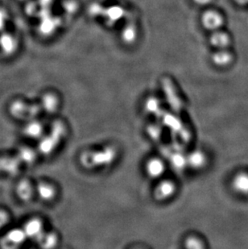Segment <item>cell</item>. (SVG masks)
<instances>
[{"instance_id":"1","label":"cell","mask_w":248,"mask_h":249,"mask_svg":"<svg viewBox=\"0 0 248 249\" xmlns=\"http://www.w3.org/2000/svg\"><path fill=\"white\" fill-rule=\"evenodd\" d=\"M66 134V125L61 121H55L53 124L50 130V134L43 138L39 144V151L43 155H50L59 143H61V140L65 137Z\"/></svg>"},{"instance_id":"2","label":"cell","mask_w":248,"mask_h":249,"mask_svg":"<svg viewBox=\"0 0 248 249\" xmlns=\"http://www.w3.org/2000/svg\"><path fill=\"white\" fill-rule=\"evenodd\" d=\"M42 107L38 104H27L21 100L13 102L10 107V112L19 120H33L40 114Z\"/></svg>"},{"instance_id":"3","label":"cell","mask_w":248,"mask_h":249,"mask_svg":"<svg viewBox=\"0 0 248 249\" xmlns=\"http://www.w3.org/2000/svg\"><path fill=\"white\" fill-rule=\"evenodd\" d=\"M28 238L24 230L13 229L3 236L0 245L3 249H17L20 247Z\"/></svg>"},{"instance_id":"4","label":"cell","mask_w":248,"mask_h":249,"mask_svg":"<svg viewBox=\"0 0 248 249\" xmlns=\"http://www.w3.org/2000/svg\"><path fill=\"white\" fill-rule=\"evenodd\" d=\"M18 41L11 33L2 32L0 34V51L5 56H12L17 52Z\"/></svg>"},{"instance_id":"5","label":"cell","mask_w":248,"mask_h":249,"mask_svg":"<svg viewBox=\"0 0 248 249\" xmlns=\"http://www.w3.org/2000/svg\"><path fill=\"white\" fill-rule=\"evenodd\" d=\"M203 26L211 31H218L223 24V18L218 12L210 10L204 13L201 17Z\"/></svg>"},{"instance_id":"6","label":"cell","mask_w":248,"mask_h":249,"mask_svg":"<svg viewBox=\"0 0 248 249\" xmlns=\"http://www.w3.org/2000/svg\"><path fill=\"white\" fill-rule=\"evenodd\" d=\"M146 173L152 178H158L165 172V164L159 158H151L145 166Z\"/></svg>"},{"instance_id":"7","label":"cell","mask_w":248,"mask_h":249,"mask_svg":"<svg viewBox=\"0 0 248 249\" xmlns=\"http://www.w3.org/2000/svg\"><path fill=\"white\" fill-rule=\"evenodd\" d=\"M175 184L171 181H163L157 186L155 191L156 198L159 200H166L171 198L176 193Z\"/></svg>"},{"instance_id":"8","label":"cell","mask_w":248,"mask_h":249,"mask_svg":"<svg viewBox=\"0 0 248 249\" xmlns=\"http://www.w3.org/2000/svg\"><path fill=\"white\" fill-rule=\"evenodd\" d=\"M20 160L19 158L0 157V173L15 175L19 171Z\"/></svg>"},{"instance_id":"9","label":"cell","mask_w":248,"mask_h":249,"mask_svg":"<svg viewBox=\"0 0 248 249\" xmlns=\"http://www.w3.org/2000/svg\"><path fill=\"white\" fill-rule=\"evenodd\" d=\"M24 230L28 238L36 240L44 232L42 222L38 219H31L26 223Z\"/></svg>"},{"instance_id":"10","label":"cell","mask_w":248,"mask_h":249,"mask_svg":"<svg viewBox=\"0 0 248 249\" xmlns=\"http://www.w3.org/2000/svg\"><path fill=\"white\" fill-rule=\"evenodd\" d=\"M186 160L193 169H200L206 165L207 158L202 151L196 150L190 153Z\"/></svg>"},{"instance_id":"11","label":"cell","mask_w":248,"mask_h":249,"mask_svg":"<svg viewBox=\"0 0 248 249\" xmlns=\"http://www.w3.org/2000/svg\"><path fill=\"white\" fill-rule=\"evenodd\" d=\"M232 187L237 193L248 195V174L240 173L237 174L232 181Z\"/></svg>"},{"instance_id":"12","label":"cell","mask_w":248,"mask_h":249,"mask_svg":"<svg viewBox=\"0 0 248 249\" xmlns=\"http://www.w3.org/2000/svg\"><path fill=\"white\" fill-rule=\"evenodd\" d=\"M125 14L126 12L122 7L114 5L106 8L103 17H105L107 20L111 22L112 24H115L116 22L122 19L123 17H125Z\"/></svg>"},{"instance_id":"13","label":"cell","mask_w":248,"mask_h":249,"mask_svg":"<svg viewBox=\"0 0 248 249\" xmlns=\"http://www.w3.org/2000/svg\"><path fill=\"white\" fill-rule=\"evenodd\" d=\"M211 45L218 50H226L230 45L229 36L223 32L215 31L211 37Z\"/></svg>"},{"instance_id":"14","label":"cell","mask_w":248,"mask_h":249,"mask_svg":"<svg viewBox=\"0 0 248 249\" xmlns=\"http://www.w3.org/2000/svg\"><path fill=\"white\" fill-rule=\"evenodd\" d=\"M42 18H45V19H43L42 24H40V30L41 33L46 34V35L47 34L50 35L57 29L59 23H60L57 20V18L51 17L50 14L43 17Z\"/></svg>"},{"instance_id":"15","label":"cell","mask_w":248,"mask_h":249,"mask_svg":"<svg viewBox=\"0 0 248 249\" xmlns=\"http://www.w3.org/2000/svg\"><path fill=\"white\" fill-rule=\"evenodd\" d=\"M58 104V99L55 94H46L42 98L40 106L42 107V110L51 114L56 111Z\"/></svg>"},{"instance_id":"16","label":"cell","mask_w":248,"mask_h":249,"mask_svg":"<svg viewBox=\"0 0 248 249\" xmlns=\"http://www.w3.org/2000/svg\"><path fill=\"white\" fill-rule=\"evenodd\" d=\"M36 242L43 249H53L57 244V236L54 233L43 232Z\"/></svg>"},{"instance_id":"17","label":"cell","mask_w":248,"mask_h":249,"mask_svg":"<svg viewBox=\"0 0 248 249\" xmlns=\"http://www.w3.org/2000/svg\"><path fill=\"white\" fill-rule=\"evenodd\" d=\"M17 195L20 199L28 202L33 196V187L28 181H22L19 182L17 188Z\"/></svg>"},{"instance_id":"18","label":"cell","mask_w":248,"mask_h":249,"mask_svg":"<svg viewBox=\"0 0 248 249\" xmlns=\"http://www.w3.org/2000/svg\"><path fill=\"white\" fill-rule=\"evenodd\" d=\"M43 126L40 123L37 121H32L26 126L24 133L26 136L33 139L40 138L43 134Z\"/></svg>"},{"instance_id":"19","label":"cell","mask_w":248,"mask_h":249,"mask_svg":"<svg viewBox=\"0 0 248 249\" xmlns=\"http://www.w3.org/2000/svg\"><path fill=\"white\" fill-rule=\"evenodd\" d=\"M213 63L218 66H227L232 61V56L229 52L225 50H218V52L213 53L212 56Z\"/></svg>"},{"instance_id":"20","label":"cell","mask_w":248,"mask_h":249,"mask_svg":"<svg viewBox=\"0 0 248 249\" xmlns=\"http://www.w3.org/2000/svg\"><path fill=\"white\" fill-rule=\"evenodd\" d=\"M37 193L40 198L45 201H50L55 197L56 191L53 186H51L50 184L42 182L37 186Z\"/></svg>"},{"instance_id":"21","label":"cell","mask_w":248,"mask_h":249,"mask_svg":"<svg viewBox=\"0 0 248 249\" xmlns=\"http://www.w3.org/2000/svg\"><path fill=\"white\" fill-rule=\"evenodd\" d=\"M137 28L134 24H127L122 32V39L126 44H132L137 39Z\"/></svg>"},{"instance_id":"22","label":"cell","mask_w":248,"mask_h":249,"mask_svg":"<svg viewBox=\"0 0 248 249\" xmlns=\"http://www.w3.org/2000/svg\"><path fill=\"white\" fill-rule=\"evenodd\" d=\"M35 153L34 151L29 148H23L19 151L18 154V158L20 162H24L25 164H32L35 160Z\"/></svg>"},{"instance_id":"23","label":"cell","mask_w":248,"mask_h":249,"mask_svg":"<svg viewBox=\"0 0 248 249\" xmlns=\"http://www.w3.org/2000/svg\"><path fill=\"white\" fill-rule=\"evenodd\" d=\"M104 12H105V8L99 3L94 2L89 6V14L92 17L95 18V17H103Z\"/></svg>"},{"instance_id":"24","label":"cell","mask_w":248,"mask_h":249,"mask_svg":"<svg viewBox=\"0 0 248 249\" xmlns=\"http://www.w3.org/2000/svg\"><path fill=\"white\" fill-rule=\"evenodd\" d=\"M65 12L69 15H74L78 9V4L73 0H68L63 3Z\"/></svg>"},{"instance_id":"25","label":"cell","mask_w":248,"mask_h":249,"mask_svg":"<svg viewBox=\"0 0 248 249\" xmlns=\"http://www.w3.org/2000/svg\"><path fill=\"white\" fill-rule=\"evenodd\" d=\"M185 245L190 249H201L203 242L197 237H189L185 240Z\"/></svg>"},{"instance_id":"26","label":"cell","mask_w":248,"mask_h":249,"mask_svg":"<svg viewBox=\"0 0 248 249\" xmlns=\"http://www.w3.org/2000/svg\"><path fill=\"white\" fill-rule=\"evenodd\" d=\"M7 19H8L7 12L5 10L0 8V34L4 31Z\"/></svg>"},{"instance_id":"27","label":"cell","mask_w":248,"mask_h":249,"mask_svg":"<svg viewBox=\"0 0 248 249\" xmlns=\"http://www.w3.org/2000/svg\"><path fill=\"white\" fill-rule=\"evenodd\" d=\"M26 12L29 16H33V15L37 14L39 12V8H38V5L35 4L34 2H30L28 5V7L26 8Z\"/></svg>"},{"instance_id":"28","label":"cell","mask_w":248,"mask_h":249,"mask_svg":"<svg viewBox=\"0 0 248 249\" xmlns=\"http://www.w3.org/2000/svg\"><path fill=\"white\" fill-rule=\"evenodd\" d=\"M8 221V215L6 212L0 210V228L4 227Z\"/></svg>"},{"instance_id":"29","label":"cell","mask_w":248,"mask_h":249,"mask_svg":"<svg viewBox=\"0 0 248 249\" xmlns=\"http://www.w3.org/2000/svg\"><path fill=\"white\" fill-rule=\"evenodd\" d=\"M194 1H195L197 4L202 5V6L209 4V3H211V2H212V0H194Z\"/></svg>"},{"instance_id":"30","label":"cell","mask_w":248,"mask_h":249,"mask_svg":"<svg viewBox=\"0 0 248 249\" xmlns=\"http://www.w3.org/2000/svg\"><path fill=\"white\" fill-rule=\"evenodd\" d=\"M51 0H40V3L45 6V7H48V5L50 4V2ZM40 4V5H41Z\"/></svg>"},{"instance_id":"31","label":"cell","mask_w":248,"mask_h":249,"mask_svg":"<svg viewBox=\"0 0 248 249\" xmlns=\"http://www.w3.org/2000/svg\"><path fill=\"white\" fill-rule=\"evenodd\" d=\"M234 1L240 5L246 4L248 2V0H234Z\"/></svg>"},{"instance_id":"32","label":"cell","mask_w":248,"mask_h":249,"mask_svg":"<svg viewBox=\"0 0 248 249\" xmlns=\"http://www.w3.org/2000/svg\"><path fill=\"white\" fill-rule=\"evenodd\" d=\"M19 1H24V0H19Z\"/></svg>"}]
</instances>
